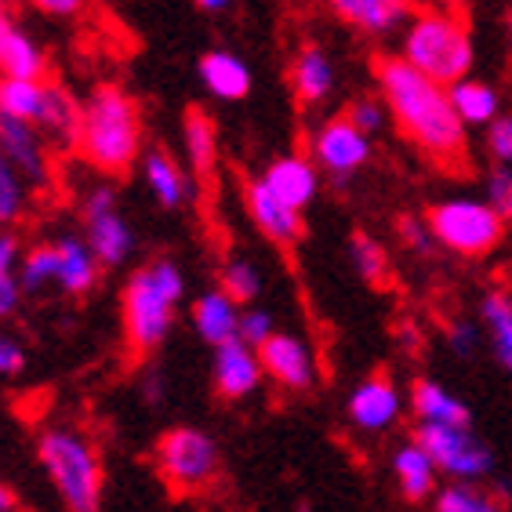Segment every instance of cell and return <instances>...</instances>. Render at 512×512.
<instances>
[{
	"label": "cell",
	"mask_w": 512,
	"mask_h": 512,
	"mask_svg": "<svg viewBox=\"0 0 512 512\" xmlns=\"http://www.w3.org/2000/svg\"><path fill=\"white\" fill-rule=\"evenodd\" d=\"M375 73L382 102L389 109V117L396 120V128L436 164H444V168L465 164V157H469L465 131L469 128L454 113L451 91L444 84H436L433 77L418 73L414 66H407L400 55L378 59Z\"/></svg>",
	"instance_id": "cell-1"
},
{
	"label": "cell",
	"mask_w": 512,
	"mask_h": 512,
	"mask_svg": "<svg viewBox=\"0 0 512 512\" xmlns=\"http://www.w3.org/2000/svg\"><path fill=\"white\" fill-rule=\"evenodd\" d=\"M77 153L91 168L124 175L142 157V113L138 102L117 84H99L80 102Z\"/></svg>",
	"instance_id": "cell-2"
},
{
	"label": "cell",
	"mask_w": 512,
	"mask_h": 512,
	"mask_svg": "<svg viewBox=\"0 0 512 512\" xmlns=\"http://www.w3.org/2000/svg\"><path fill=\"white\" fill-rule=\"evenodd\" d=\"M186 298V273L171 255L149 258L131 269L124 284V335L135 356L157 353L175 331Z\"/></svg>",
	"instance_id": "cell-3"
},
{
	"label": "cell",
	"mask_w": 512,
	"mask_h": 512,
	"mask_svg": "<svg viewBox=\"0 0 512 512\" xmlns=\"http://www.w3.org/2000/svg\"><path fill=\"white\" fill-rule=\"evenodd\" d=\"M37 462L69 512H102L106 469L88 433L73 425H48L37 436Z\"/></svg>",
	"instance_id": "cell-4"
},
{
	"label": "cell",
	"mask_w": 512,
	"mask_h": 512,
	"mask_svg": "<svg viewBox=\"0 0 512 512\" xmlns=\"http://www.w3.org/2000/svg\"><path fill=\"white\" fill-rule=\"evenodd\" d=\"M473 55V37L451 11H418L411 15L404 40H400V59L444 88L469 77Z\"/></svg>",
	"instance_id": "cell-5"
},
{
	"label": "cell",
	"mask_w": 512,
	"mask_h": 512,
	"mask_svg": "<svg viewBox=\"0 0 512 512\" xmlns=\"http://www.w3.org/2000/svg\"><path fill=\"white\" fill-rule=\"evenodd\" d=\"M436 247L458 258H487L505 240V222L483 197H447L425 211Z\"/></svg>",
	"instance_id": "cell-6"
},
{
	"label": "cell",
	"mask_w": 512,
	"mask_h": 512,
	"mask_svg": "<svg viewBox=\"0 0 512 512\" xmlns=\"http://www.w3.org/2000/svg\"><path fill=\"white\" fill-rule=\"evenodd\" d=\"M157 473L178 494H197L218 480L222 473V451L218 440L200 425H175L157 440L153 451Z\"/></svg>",
	"instance_id": "cell-7"
},
{
	"label": "cell",
	"mask_w": 512,
	"mask_h": 512,
	"mask_svg": "<svg viewBox=\"0 0 512 512\" xmlns=\"http://www.w3.org/2000/svg\"><path fill=\"white\" fill-rule=\"evenodd\" d=\"M80 222H84V240H88L91 255L99 258L102 269H117L135 258V226L124 215L113 186L99 182V186L84 189V197H80Z\"/></svg>",
	"instance_id": "cell-8"
},
{
	"label": "cell",
	"mask_w": 512,
	"mask_h": 512,
	"mask_svg": "<svg viewBox=\"0 0 512 512\" xmlns=\"http://www.w3.org/2000/svg\"><path fill=\"white\" fill-rule=\"evenodd\" d=\"M414 440L429 451L440 476L447 480H476L494 476V451L473 425H418Z\"/></svg>",
	"instance_id": "cell-9"
},
{
	"label": "cell",
	"mask_w": 512,
	"mask_h": 512,
	"mask_svg": "<svg viewBox=\"0 0 512 512\" xmlns=\"http://www.w3.org/2000/svg\"><path fill=\"white\" fill-rule=\"evenodd\" d=\"M371 153H375V142L364 131H356L345 117H327L324 124H316L309 138V160L335 186L353 182L371 164Z\"/></svg>",
	"instance_id": "cell-10"
},
{
	"label": "cell",
	"mask_w": 512,
	"mask_h": 512,
	"mask_svg": "<svg viewBox=\"0 0 512 512\" xmlns=\"http://www.w3.org/2000/svg\"><path fill=\"white\" fill-rule=\"evenodd\" d=\"M404 404L407 400H404V393H400V385L385 375V371H378V375L353 385V393L345 400V414H349V422H353L360 433L382 436L404 418Z\"/></svg>",
	"instance_id": "cell-11"
},
{
	"label": "cell",
	"mask_w": 512,
	"mask_h": 512,
	"mask_svg": "<svg viewBox=\"0 0 512 512\" xmlns=\"http://www.w3.org/2000/svg\"><path fill=\"white\" fill-rule=\"evenodd\" d=\"M258 360L269 382H276L284 393H309L316 382L313 349L295 331H273L266 345H258Z\"/></svg>",
	"instance_id": "cell-12"
},
{
	"label": "cell",
	"mask_w": 512,
	"mask_h": 512,
	"mask_svg": "<svg viewBox=\"0 0 512 512\" xmlns=\"http://www.w3.org/2000/svg\"><path fill=\"white\" fill-rule=\"evenodd\" d=\"M244 207H247V218L255 222L258 233L276 247H295L298 240H302V233H306V218H302V211L276 197L262 178H247L244 182Z\"/></svg>",
	"instance_id": "cell-13"
},
{
	"label": "cell",
	"mask_w": 512,
	"mask_h": 512,
	"mask_svg": "<svg viewBox=\"0 0 512 512\" xmlns=\"http://www.w3.org/2000/svg\"><path fill=\"white\" fill-rule=\"evenodd\" d=\"M0 157L15 164L22 171V178L30 182L33 189H48L51 186V157H48V142L33 128L30 120L8 117L0 113Z\"/></svg>",
	"instance_id": "cell-14"
},
{
	"label": "cell",
	"mask_w": 512,
	"mask_h": 512,
	"mask_svg": "<svg viewBox=\"0 0 512 512\" xmlns=\"http://www.w3.org/2000/svg\"><path fill=\"white\" fill-rule=\"evenodd\" d=\"M211 378H215V393L233 404V400H247V396H255L258 385L266 382V371H262L258 349H251L247 342L233 338V342L218 345L215 349Z\"/></svg>",
	"instance_id": "cell-15"
},
{
	"label": "cell",
	"mask_w": 512,
	"mask_h": 512,
	"mask_svg": "<svg viewBox=\"0 0 512 512\" xmlns=\"http://www.w3.org/2000/svg\"><path fill=\"white\" fill-rule=\"evenodd\" d=\"M142 182H146L149 197L157 200V207L164 211H182L193 197V182H189V171L178 164V157H171L164 146H146L142 149Z\"/></svg>",
	"instance_id": "cell-16"
},
{
	"label": "cell",
	"mask_w": 512,
	"mask_h": 512,
	"mask_svg": "<svg viewBox=\"0 0 512 512\" xmlns=\"http://www.w3.org/2000/svg\"><path fill=\"white\" fill-rule=\"evenodd\" d=\"M258 178H262L280 200H287V204L298 207V211H306V207L320 197V178L324 175H320L313 160L302 157V153H284V157L269 160Z\"/></svg>",
	"instance_id": "cell-17"
},
{
	"label": "cell",
	"mask_w": 512,
	"mask_h": 512,
	"mask_svg": "<svg viewBox=\"0 0 512 512\" xmlns=\"http://www.w3.org/2000/svg\"><path fill=\"white\" fill-rule=\"evenodd\" d=\"M287 80H291V91H295V99L302 106H324L338 88V69L320 44H306L291 59Z\"/></svg>",
	"instance_id": "cell-18"
},
{
	"label": "cell",
	"mask_w": 512,
	"mask_h": 512,
	"mask_svg": "<svg viewBox=\"0 0 512 512\" xmlns=\"http://www.w3.org/2000/svg\"><path fill=\"white\" fill-rule=\"evenodd\" d=\"M197 73H200V84H204V91L218 102L247 99V95H251V84H255V77H251V66L240 59L237 51H229V48L207 51L204 59H200Z\"/></svg>",
	"instance_id": "cell-19"
},
{
	"label": "cell",
	"mask_w": 512,
	"mask_h": 512,
	"mask_svg": "<svg viewBox=\"0 0 512 512\" xmlns=\"http://www.w3.org/2000/svg\"><path fill=\"white\" fill-rule=\"evenodd\" d=\"M414 422L418 425H473V411L462 396L451 393L444 382L436 378H418L407 396Z\"/></svg>",
	"instance_id": "cell-20"
},
{
	"label": "cell",
	"mask_w": 512,
	"mask_h": 512,
	"mask_svg": "<svg viewBox=\"0 0 512 512\" xmlns=\"http://www.w3.org/2000/svg\"><path fill=\"white\" fill-rule=\"evenodd\" d=\"M240 309L244 306H237L222 287H211V291H204V295L189 306V320H193V331H197L200 342L218 349V345H226L237 338Z\"/></svg>",
	"instance_id": "cell-21"
},
{
	"label": "cell",
	"mask_w": 512,
	"mask_h": 512,
	"mask_svg": "<svg viewBox=\"0 0 512 512\" xmlns=\"http://www.w3.org/2000/svg\"><path fill=\"white\" fill-rule=\"evenodd\" d=\"M389 465H393L396 491L404 494L407 502H429L440 491V469H436V462L418 440H404L393 451Z\"/></svg>",
	"instance_id": "cell-22"
},
{
	"label": "cell",
	"mask_w": 512,
	"mask_h": 512,
	"mask_svg": "<svg viewBox=\"0 0 512 512\" xmlns=\"http://www.w3.org/2000/svg\"><path fill=\"white\" fill-rule=\"evenodd\" d=\"M55 255H59V280H55V287H59L62 295L69 298H84L95 291V284H99V258L91 255V247L84 237H77V233H62L59 240H55Z\"/></svg>",
	"instance_id": "cell-23"
},
{
	"label": "cell",
	"mask_w": 512,
	"mask_h": 512,
	"mask_svg": "<svg viewBox=\"0 0 512 512\" xmlns=\"http://www.w3.org/2000/svg\"><path fill=\"white\" fill-rule=\"evenodd\" d=\"M331 8L367 37H385L411 22V0H331Z\"/></svg>",
	"instance_id": "cell-24"
},
{
	"label": "cell",
	"mask_w": 512,
	"mask_h": 512,
	"mask_svg": "<svg viewBox=\"0 0 512 512\" xmlns=\"http://www.w3.org/2000/svg\"><path fill=\"white\" fill-rule=\"evenodd\" d=\"M476 316H480V327H483V342L491 345V356L498 360L502 371L512 375V291L491 287L480 298Z\"/></svg>",
	"instance_id": "cell-25"
},
{
	"label": "cell",
	"mask_w": 512,
	"mask_h": 512,
	"mask_svg": "<svg viewBox=\"0 0 512 512\" xmlns=\"http://www.w3.org/2000/svg\"><path fill=\"white\" fill-rule=\"evenodd\" d=\"M37 131L44 135L48 146L77 149V131H80V102L69 95L62 84L48 80V95H44V109L37 117Z\"/></svg>",
	"instance_id": "cell-26"
},
{
	"label": "cell",
	"mask_w": 512,
	"mask_h": 512,
	"mask_svg": "<svg viewBox=\"0 0 512 512\" xmlns=\"http://www.w3.org/2000/svg\"><path fill=\"white\" fill-rule=\"evenodd\" d=\"M44 73H48V55L37 44V37L26 33L22 26H11L0 37V77L44 80Z\"/></svg>",
	"instance_id": "cell-27"
},
{
	"label": "cell",
	"mask_w": 512,
	"mask_h": 512,
	"mask_svg": "<svg viewBox=\"0 0 512 512\" xmlns=\"http://www.w3.org/2000/svg\"><path fill=\"white\" fill-rule=\"evenodd\" d=\"M182 149H186V160L193 175H200V178L215 175L218 128L204 109H186V120H182Z\"/></svg>",
	"instance_id": "cell-28"
},
{
	"label": "cell",
	"mask_w": 512,
	"mask_h": 512,
	"mask_svg": "<svg viewBox=\"0 0 512 512\" xmlns=\"http://www.w3.org/2000/svg\"><path fill=\"white\" fill-rule=\"evenodd\" d=\"M447 91H451V106L465 128H487V124L502 113V95H498L487 80L462 77Z\"/></svg>",
	"instance_id": "cell-29"
},
{
	"label": "cell",
	"mask_w": 512,
	"mask_h": 512,
	"mask_svg": "<svg viewBox=\"0 0 512 512\" xmlns=\"http://www.w3.org/2000/svg\"><path fill=\"white\" fill-rule=\"evenodd\" d=\"M505 498L476 480H447L433 494V512H505Z\"/></svg>",
	"instance_id": "cell-30"
},
{
	"label": "cell",
	"mask_w": 512,
	"mask_h": 512,
	"mask_svg": "<svg viewBox=\"0 0 512 512\" xmlns=\"http://www.w3.org/2000/svg\"><path fill=\"white\" fill-rule=\"evenodd\" d=\"M22 240L15 229H0V320L19 313L22 306V284H19V262H22Z\"/></svg>",
	"instance_id": "cell-31"
},
{
	"label": "cell",
	"mask_w": 512,
	"mask_h": 512,
	"mask_svg": "<svg viewBox=\"0 0 512 512\" xmlns=\"http://www.w3.org/2000/svg\"><path fill=\"white\" fill-rule=\"evenodd\" d=\"M44 95H48V80L0 77V113L30 120L33 128H37V117H40V109H44Z\"/></svg>",
	"instance_id": "cell-32"
},
{
	"label": "cell",
	"mask_w": 512,
	"mask_h": 512,
	"mask_svg": "<svg viewBox=\"0 0 512 512\" xmlns=\"http://www.w3.org/2000/svg\"><path fill=\"white\" fill-rule=\"evenodd\" d=\"M55 280H59V255H55V240L26 247V251H22V262H19L22 295H40V291H48Z\"/></svg>",
	"instance_id": "cell-33"
},
{
	"label": "cell",
	"mask_w": 512,
	"mask_h": 512,
	"mask_svg": "<svg viewBox=\"0 0 512 512\" xmlns=\"http://www.w3.org/2000/svg\"><path fill=\"white\" fill-rule=\"evenodd\" d=\"M30 193L33 186L22 178L15 164L0 157V229H15L30 211Z\"/></svg>",
	"instance_id": "cell-34"
},
{
	"label": "cell",
	"mask_w": 512,
	"mask_h": 512,
	"mask_svg": "<svg viewBox=\"0 0 512 512\" xmlns=\"http://www.w3.org/2000/svg\"><path fill=\"white\" fill-rule=\"evenodd\" d=\"M218 287L226 291L237 306H255L258 295H262V287H266V276L262 269L251 262V258H229L222 273H218Z\"/></svg>",
	"instance_id": "cell-35"
},
{
	"label": "cell",
	"mask_w": 512,
	"mask_h": 512,
	"mask_svg": "<svg viewBox=\"0 0 512 512\" xmlns=\"http://www.w3.org/2000/svg\"><path fill=\"white\" fill-rule=\"evenodd\" d=\"M349 258H353V269L360 273V280H367L371 287H382L389 280V251L371 233L349 237Z\"/></svg>",
	"instance_id": "cell-36"
},
{
	"label": "cell",
	"mask_w": 512,
	"mask_h": 512,
	"mask_svg": "<svg viewBox=\"0 0 512 512\" xmlns=\"http://www.w3.org/2000/svg\"><path fill=\"white\" fill-rule=\"evenodd\" d=\"M349 124H353L356 131H364L367 138H375L385 131V120H389V109H385L382 99H371V95H360V99H353L349 106H345L342 113Z\"/></svg>",
	"instance_id": "cell-37"
},
{
	"label": "cell",
	"mask_w": 512,
	"mask_h": 512,
	"mask_svg": "<svg viewBox=\"0 0 512 512\" xmlns=\"http://www.w3.org/2000/svg\"><path fill=\"white\" fill-rule=\"evenodd\" d=\"M483 200L505 218L512 222V168H502V164H494L483 178Z\"/></svg>",
	"instance_id": "cell-38"
},
{
	"label": "cell",
	"mask_w": 512,
	"mask_h": 512,
	"mask_svg": "<svg viewBox=\"0 0 512 512\" xmlns=\"http://www.w3.org/2000/svg\"><path fill=\"white\" fill-rule=\"evenodd\" d=\"M273 331H276V324H273V313H269V309H262V306L240 309V327H237L240 342L258 349V345H266L269 338H273Z\"/></svg>",
	"instance_id": "cell-39"
},
{
	"label": "cell",
	"mask_w": 512,
	"mask_h": 512,
	"mask_svg": "<svg viewBox=\"0 0 512 512\" xmlns=\"http://www.w3.org/2000/svg\"><path fill=\"white\" fill-rule=\"evenodd\" d=\"M480 345H483V327L473 316H462V320H454V324L447 327V349H451L454 356L473 360V356L480 353Z\"/></svg>",
	"instance_id": "cell-40"
},
{
	"label": "cell",
	"mask_w": 512,
	"mask_h": 512,
	"mask_svg": "<svg viewBox=\"0 0 512 512\" xmlns=\"http://www.w3.org/2000/svg\"><path fill=\"white\" fill-rule=\"evenodd\" d=\"M483 131H487L483 146H487V153H491L494 164L512 168V113H498V117H494Z\"/></svg>",
	"instance_id": "cell-41"
},
{
	"label": "cell",
	"mask_w": 512,
	"mask_h": 512,
	"mask_svg": "<svg viewBox=\"0 0 512 512\" xmlns=\"http://www.w3.org/2000/svg\"><path fill=\"white\" fill-rule=\"evenodd\" d=\"M396 229H400V240H404V247L411 251L414 258H429L433 255V229H429V222H425V215H404L400 222H396Z\"/></svg>",
	"instance_id": "cell-42"
},
{
	"label": "cell",
	"mask_w": 512,
	"mask_h": 512,
	"mask_svg": "<svg viewBox=\"0 0 512 512\" xmlns=\"http://www.w3.org/2000/svg\"><path fill=\"white\" fill-rule=\"evenodd\" d=\"M22 371H26V345L0 331V378H19Z\"/></svg>",
	"instance_id": "cell-43"
},
{
	"label": "cell",
	"mask_w": 512,
	"mask_h": 512,
	"mask_svg": "<svg viewBox=\"0 0 512 512\" xmlns=\"http://www.w3.org/2000/svg\"><path fill=\"white\" fill-rule=\"evenodd\" d=\"M30 4L48 19H77L88 8V0H30Z\"/></svg>",
	"instance_id": "cell-44"
},
{
	"label": "cell",
	"mask_w": 512,
	"mask_h": 512,
	"mask_svg": "<svg viewBox=\"0 0 512 512\" xmlns=\"http://www.w3.org/2000/svg\"><path fill=\"white\" fill-rule=\"evenodd\" d=\"M0 512H19V498L4 480H0Z\"/></svg>",
	"instance_id": "cell-45"
},
{
	"label": "cell",
	"mask_w": 512,
	"mask_h": 512,
	"mask_svg": "<svg viewBox=\"0 0 512 512\" xmlns=\"http://www.w3.org/2000/svg\"><path fill=\"white\" fill-rule=\"evenodd\" d=\"M229 4H233V0H197V8L207 11V15H222Z\"/></svg>",
	"instance_id": "cell-46"
},
{
	"label": "cell",
	"mask_w": 512,
	"mask_h": 512,
	"mask_svg": "<svg viewBox=\"0 0 512 512\" xmlns=\"http://www.w3.org/2000/svg\"><path fill=\"white\" fill-rule=\"evenodd\" d=\"M15 22H11V11H8V0H0V37L11 30Z\"/></svg>",
	"instance_id": "cell-47"
},
{
	"label": "cell",
	"mask_w": 512,
	"mask_h": 512,
	"mask_svg": "<svg viewBox=\"0 0 512 512\" xmlns=\"http://www.w3.org/2000/svg\"><path fill=\"white\" fill-rule=\"evenodd\" d=\"M146 396L153 400V404H160V396H164V385H160L157 378H149V382H146Z\"/></svg>",
	"instance_id": "cell-48"
},
{
	"label": "cell",
	"mask_w": 512,
	"mask_h": 512,
	"mask_svg": "<svg viewBox=\"0 0 512 512\" xmlns=\"http://www.w3.org/2000/svg\"><path fill=\"white\" fill-rule=\"evenodd\" d=\"M505 26H509V37H512V4H509V15H505Z\"/></svg>",
	"instance_id": "cell-49"
},
{
	"label": "cell",
	"mask_w": 512,
	"mask_h": 512,
	"mask_svg": "<svg viewBox=\"0 0 512 512\" xmlns=\"http://www.w3.org/2000/svg\"><path fill=\"white\" fill-rule=\"evenodd\" d=\"M447 4H465V0H447Z\"/></svg>",
	"instance_id": "cell-50"
}]
</instances>
